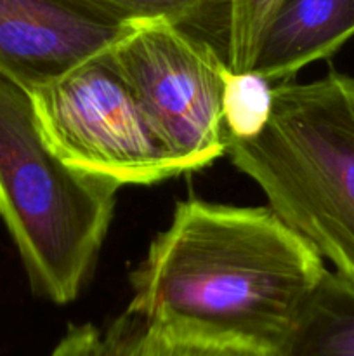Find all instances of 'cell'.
<instances>
[{
  "instance_id": "obj_1",
  "label": "cell",
  "mask_w": 354,
  "mask_h": 356,
  "mask_svg": "<svg viewBox=\"0 0 354 356\" xmlns=\"http://www.w3.org/2000/svg\"><path fill=\"white\" fill-rule=\"evenodd\" d=\"M325 270L273 209L187 198L130 273L127 312L278 351Z\"/></svg>"
},
{
  "instance_id": "obj_2",
  "label": "cell",
  "mask_w": 354,
  "mask_h": 356,
  "mask_svg": "<svg viewBox=\"0 0 354 356\" xmlns=\"http://www.w3.org/2000/svg\"><path fill=\"white\" fill-rule=\"evenodd\" d=\"M233 165L337 273L354 282V76L273 83L253 138L228 141Z\"/></svg>"
},
{
  "instance_id": "obj_3",
  "label": "cell",
  "mask_w": 354,
  "mask_h": 356,
  "mask_svg": "<svg viewBox=\"0 0 354 356\" xmlns=\"http://www.w3.org/2000/svg\"><path fill=\"white\" fill-rule=\"evenodd\" d=\"M118 190L66 163L45 139L30 92L0 73V218L35 294L59 306L82 294Z\"/></svg>"
},
{
  "instance_id": "obj_4",
  "label": "cell",
  "mask_w": 354,
  "mask_h": 356,
  "mask_svg": "<svg viewBox=\"0 0 354 356\" xmlns=\"http://www.w3.org/2000/svg\"><path fill=\"white\" fill-rule=\"evenodd\" d=\"M49 145L75 169L118 186L183 174L106 52L30 92Z\"/></svg>"
},
{
  "instance_id": "obj_5",
  "label": "cell",
  "mask_w": 354,
  "mask_h": 356,
  "mask_svg": "<svg viewBox=\"0 0 354 356\" xmlns=\"http://www.w3.org/2000/svg\"><path fill=\"white\" fill-rule=\"evenodd\" d=\"M110 56L183 172L226 155L231 70L217 49L165 21H134Z\"/></svg>"
},
{
  "instance_id": "obj_6",
  "label": "cell",
  "mask_w": 354,
  "mask_h": 356,
  "mask_svg": "<svg viewBox=\"0 0 354 356\" xmlns=\"http://www.w3.org/2000/svg\"><path fill=\"white\" fill-rule=\"evenodd\" d=\"M132 23L103 0H0V73L33 92L113 47Z\"/></svg>"
},
{
  "instance_id": "obj_7",
  "label": "cell",
  "mask_w": 354,
  "mask_h": 356,
  "mask_svg": "<svg viewBox=\"0 0 354 356\" xmlns=\"http://www.w3.org/2000/svg\"><path fill=\"white\" fill-rule=\"evenodd\" d=\"M354 37V0H281L271 17L252 72L278 83L314 61L333 58Z\"/></svg>"
},
{
  "instance_id": "obj_8",
  "label": "cell",
  "mask_w": 354,
  "mask_h": 356,
  "mask_svg": "<svg viewBox=\"0 0 354 356\" xmlns=\"http://www.w3.org/2000/svg\"><path fill=\"white\" fill-rule=\"evenodd\" d=\"M276 356H354V282L325 270Z\"/></svg>"
},
{
  "instance_id": "obj_9",
  "label": "cell",
  "mask_w": 354,
  "mask_h": 356,
  "mask_svg": "<svg viewBox=\"0 0 354 356\" xmlns=\"http://www.w3.org/2000/svg\"><path fill=\"white\" fill-rule=\"evenodd\" d=\"M130 21H165L207 42L224 58L235 0H103Z\"/></svg>"
},
{
  "instance_id": "obj_10",
  "label": "cell",
  "mask_w": 354,
  "mask_h": 356,
  "mask_svg": "<svg viewBox=\"0 0 354 356\" xmlns=\"http://www.w3.org/2000/svg\"><path fill=\"white\" fill-rule=\"evenodd\" d=\"M149 322L125 309L108 325H71L49 356H141Z\"/></svg>"
},
{
  "instance_id": "obj_11",
  "label": "cell",
  "mask_w": 354,
  "mask_h": 356,
  "mask_svg": "<svg viewBox=\"0 0 354 356\" xmlns=\"http://www.w3.org/2000/svg\"><path fill=\"white\" fill-rule=\"evenodd\" d=\"M141 356H276L269 348L179 323H149Z\"/></svg>"
},
{
  "instance_id": "obj_12",
  "label": "cell",
  "mask_w": 354,
  "mask_h": 356,
  "mask_svg": "<svg viewBox=\"0 0 354 356\" xmlns=\"http://www.w3.org/2000/svg\"><path fill=\"white\" fill-rule=\"evenodd\" d=\"M271 101L273 83L253 72H231L222 104L228 141L253 138L269 118Z\"/></svg>"
},
{
  "instance_id": "obj_13",
  "label": "cell",
  "mask_w": 354,
  "mask_h": 356,
  "mask_svg": "<svg viewBox=\"0 0 354 356\" xmlns=\"http://www.w3.org/2000/svg\"><path fill=\"white\" fill-rule=\"evenodd\" d=\"M281 0H235L226 65L233 73L252 72L260 38Z\"/></svg>"
}]
</instances>
